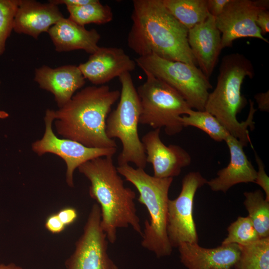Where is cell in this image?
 Here are the masks:
<instances>
[{
    "label": "cell",
    "mask_w": 269,
    "mask_h": 269,
    "mask_svg": "<svg viewBox=\"0 0 269 269\" xmlns=\"http://www.w3.org/2000/svg\"><path fill=\"white\" fill-rule=\"evenodd\" d=\"M129 47L139 56L161 58L197 66L188 42V29L166 9L162 0H134Z\"/></svg>",
    "instance_id": "6da1fadb"
},
{
    "label": "cell",
    "mask_w": 269,
    "mask_h": 269,
    "mask_svg": "<svg viewBox=\"0 0 269 269\" xmlns=\"http://www.w3.org/2000/svg\"><path fill=\"white\" fill-rule=\"evenodd\" d=\"M120 92L107 85L88 86L73 96L63 107L53 110L57 134L91 148H117L105 132L106 121Z\"/></svg>",
    "instance_id": "7a4b0ae2"
},
{
    "label": "cell",
    "mask_w": 269,
    "mask_h": 269,
    "mask_svg": "<svg viewBox=\"0 0 269 269\" xmlns=\"http://www.w3.org/2000/svg\"><path fill=\"white\" fill-rule=\"evenodd\" d=\"M78 169L90 182L89 195L100 207L101 225L108 241L114 243L117 229L130 226L141 236L134 202L135 193L125 186L112 157L96 158L81 164Z\"/></svg>",
    "instance_id": "3957f363"
},
{
    "label": "cell",
    "mask_w": 269,
    "mask_h": 269,
    "mask_svg": "<svg viewBox=\"0 0 269 269\" xmlns=\"http://www.w3.org/2000/svg\"><path fill=\"white\" fill-rule=\"evenodd\" d=\"M252 62L243 54L233 53L221 60L215 89L209 93L205 110L213 115L229 134L246 146L252 142L249 127L254 128V115L257 111L254 103L249 100L250 111L245 121L239 122L237 115L246 106L247 101L242 95L241 86L246 77L255 76Z\"/></svg>",
    "instance_id": "277c9868"
},
{
    "label": "cell",
    "mask_w": 269,
    "mask_h": 269,
    "mask_svg": "<svg viewBox=\"0 0 269 269\" xmlns=\"http://www.w3.org/2000/svg\"><path fill=\"white\" fill-rule=\"evenodd\" d=\"M118 173L132 183L139 195L138 201L144 205L149 215L145 220L142 232V246L157 258L170 256L172 251L167 234L168 192L173 178H157L144 169L134 168L129 164L118 165Z\"/></svg>",
    "instance_id": "5b68a950"
},
{
    "label": "cell",
    "mask_w": 269,
    "mask_h": 269,
    "mask_svg": "<svg viewBox=\"0 0 269 269\" xmlns=\"http://www.w3.org/2000/svg\"><path fill=\"white\" fill-rule=\"evenodd\" d=\"M119 78L121 84L120 100L116 108L107 117L106 134L109 138H118L122 143L118 165L131 162L137 168L144 169L146 154L138 133L141 113L139 99L130 73H125Z\"/></svg>",
    "instance_id": "8992f818"
},
{
    "label": "cell",
    "mask_w": 269,
    "mask_h": 269,
    "mask_svg": "<svg viewBox=\"0 0 269 269\" xmlns=\"http://www.w3.org/2000/svg\"><path fill=\"white\" fill-rule=\"evenodd\" d=\"M143 72L146 80L136 89L141 107L139 123L153 129L164 128L169 135L179 133L183 128L180 117L192 109L175 89L150 73Z\"/></svg>",
    "instance_id": "52a82bcc"
},
{
    "label": "cell",
    "mask_w": 269,
    "mask_h": 269,
    "mask_svg": "<svg viewBox=\"0 0 269 269\" xmlns=\"http://www.w3.org/2000/svg\"><path fill=\"white\" fill-rule=\"evenodd\" d=\"M134 61L143 71L150 73L175 89L192 109L205 110L209 90L212 86L209 78L197 66L154 55L138 56Z\"/></svg>",
    "instance_id": "ba28073f"
},
{
    "label": "cell",
    "mask_w": 269,
    "mask_h": 269,
    "mask_svg": "<svg viewBox=\"0 0 269 269\" xmlns=\"http://www.w3.org/2000/svg\"><path fill=\"white\" fill-rule=\"evenodd\" d=\"M44 120L43 136L32 143V149L39 156L51 153L63 159L66 165V182L70 187L74 186V172L81 164L97 157H112L116 153V148H91L71 139L58 137L52 130L54 121L52 110H46Z\"/></svg>",
    "instance_id": "9c48e42d"
},
{
    "label": "cell",
    "mask_w": 269,
    "mask_h": 269,
    "mask_svg": "<svg viewBox=\"0 0 269 269\" xmlns=\"http://www.w3.org/2000/svg\"><path fill=\"white\" fill-rule=\"evenodd\" d=\"M207 182L199 172H190L183 177L178 197L169 200L166 230L172 248L182 243H198L193 215L194 199L197 190Z\"/></svg>",
    "instance_id": "30bf717a"
},
{
    "label": "cell",
    "mask_w": 269,
    "mask_h": 269,
    "mask_svg": "<svg viewBox=\"0 0 269 269\" xmlns=\"http://www.w3.org/2000/svg\"><path fill=\"white\" fill-rule=\"evenodd\" d=\"M99 205L92 207L83 232L75 243L73 253L65 262L66 269H105L111 260L108 240L101 225Z\"/></svg>",
    "instance_id": "8fae6325"
},
{
    "label": "cell",
    "mask_w": 269,
    "mask_h": 269,
    "mask_svg": "<svg viewBox=\"0 0 269 269\" xmlns=\"http://www.w3.org/2000/svg\"><path fill=\"white\" fill-rule=\"evenodd\" d=\"M265 9L258 6L254 0H230L215 18L221 33L222 48L231 47L235 40L242 38H256L269 43L256 23L258 14Z\"/></svg>",
    "instance_id": "7c38bea8"
},
{
    "label": "cell",
    "mask_w": 269,
    "mask_h": 269,
    "mask_svg": "<svg viewBox=\"0 0 269 269\" xmlns=\"http://www.w3.org/2000/svg\"><path fill=\"white\" fill-rule=\"evenodd\" d=\"M160 129L146 133L141 138L146 162L151 163L153 176L173 178L180 174L183 167L191 162L190 154L178 145L164 144L160 137Z\"/></svg>",
    "instance_id": "4fadbf2b"
},
{
    "label": "cell",
    "mask_w": 269,
    "mask_h": 269,
    "mask_svg": "<svg viewBox=\"0 0 269 269\" xmlns=\"http://www.w3.org/2000/svg\"><path fill=\"white\" fill-rule=\"evenodd\" d=\"M136 64L121 48L99 47L78 66L85 79L103 85L122 74L134 71Z\"/></svg>",
    "instance_id": "5bb4252c"
},
{
    "label": "cell",
    "mask_w": 269,
    "mask_h": 269,
    "mask_svg": "<svg viewBox=\"0 0 269 269\" xmlns=\"http://www.w3.org/2000/svg\"><path fill=\"white\" fill-rule=\"evenodd\" d=\"M188 42L199 69L209 78L223 49L215 18L209 14L204 21L189 29Z\"/></svg>",
    "instance_id": "9a60e30c"
},
{
    "label": "cell",
    "mask_w": 269,
    "mask_h": 269,
    "mask_svg": "<svg viewBox=\"0 0 269 269\" xmlns=\"http://www.w3.org/2000/svg\"><path fill=\"white\" fill-rule=\"evenodd\" d=\"M177 248L181 263L187 269H232L240 254L235 244L205 248L198 243H182Z\"/></svg>",
    "instance_id": "2e32d148"
},
{
    "label": "cell",
    "mask_w": 269,
    "mask_h": 269,
    "mask_svg": "<svg viewBox=\"0 0 269 269\" xmlns=\"http://www.w3.org/2000/svg\"><path fill=\"white\" fill-rule=\"evenodd\" d=\"M34 80L41 88L54 95L59 108L85 84V79L78 66L72 65L56 68L43 66L36 69Z\"/></svg>",
    "instance_id": "e0dca14e"
},
{
    "label": "cell",
    "mask_w": 269,
    "mask_h": 269,
    "mask_svg": "<svg viewBox=\"0 0 269 269\" xmlns=\"http://www.w3.org/2000/svg\"><path fill=\"white\" fill-rule=\"evenodd\" d=\"M63 17L58 5L50 0L42 3L35 0H19L13 30L36 39Z\"/></svg>",
    "instance_id": "ac0fdd59"
},
{
    "label": "cell",
    "mask_w": 269,
    "mask_h": 269,
    "mask_svg": "<svg viewBox=\"0 0 269 269\" xmlns=\"http://www.w3.org/2000/svg\"><path fill=\"white\" fill-rule=\"evenodd\" d=\"M225 141L230 151V162L218 171L216 178L207 180L206 184L213 191L226 193L237 184L254 182L257 170L247 157L244 145L238 139L229 134Z\"/></svg>",
    "instance_id": "d6986e66"
},
{
    "label": "cell",
    "mask_w": 269,
    "mask_h": 269,
    "mask_svg": "<svg viewBox=\"0 0 269 269\" xmlns=\"http://www.w3.org/2000/svg\"><path fill=\"white\" fill-rule=\"evenodd\" d=\"M47 32L58 52L83 50L92 54L99 47L101 36L96 29L87 30L69 18H62Z\"/></svg>",
    "instance_id": "ffe728a7"
},
{
    "label": "cell",
    "mask_w": 269,
    "mask_h": 269,
    "mask_svg": "<svg viewBox=\"0 0 269 269\" xmlns=\"http://www.w3.org/2000/svg\"><path fill=\"white\" fill-rule=\"evenodd\" d=\"M168 11L188 30L204 21L210 14L207 0H162Z\"/></svg>",
    "instance_id": "44dd1931"
},
{
    "label": "cell",
    "mask_w": 269,
    "mask_h": 269,
    "mask_svg": "<svg viewBox=\"0 0 269 269\" xmlns=\"http://www.w3.org/2000/svg\"><path fill=\"white\" fill-rule=\"evenodd\" d=\"M244 195L248 217L259 235L261 238L269 237V201L260 190L245 192Z\"/></svg>",
    "instance_id": "7402d4cb"
},
{
    "label": "cell",
    "mask_w": 269,
    "mask_h": 269,
    "mask_svg": "<svg viewBox=\"0 0 269 269\" xmlns=\"http://www.w3.org/2000/svg\"><path fill=\"white\" fill-rule=\"evenodd\" d=\"M66 7L69 13L68 18L83 26L89 23L105 24L111 21L113 17L111 7L102 4L98 0H93L83 5Z\"/></svg>",
    "instance_id": "603a6c76"
},
{
    "label": "cell",
    "mask_w": 269,
    "mask_h": 269,
    "mask_svg": "<svg viewBox=\"0 0 269 269\" xmlns=\"http://www.w3.org/2000/svg\"><path fill=\"white\" fill-rule=\"evenodd\" d=\"M239 247L240 254L234 267L236 269H269V237Z\"/></svg>",
    "instance_id": "cb8c5ba5"
},
{
    "label": "cell",
    "mask_w": 269,
    "mask_h": 269,
    "mask_svg": "<svg viewBox=\"0 0 269 269\" xmlns=\"http://www.w3.org/2000/svg\"><path fill=\"white\" fill-rule=\"evenodd\" d=\"M180 121L183 127L192 126L197 128L216 141L225 140L230 134L216 118L205 110L194 111L191 109L187 115L180 117Z\"/></svg>",
    "instance_id": "d4e9b609"
},
{
    "label": "cell",
    "mask_w": 269,
    "mask_h": 269,
    "mask_svg": "<svg viewBox=\"0 0 269 269\" xmlns=\"http://www.w3.org/2000/svg\"><path fill=\"white\" fill-rule=\"evenodd\" d=\"M228 235L222 245H248L261 239L248 216L239 217L227 228Z\"/></svg>",
    "instance_id": "484cf974"
},
{
    "label": "cell",
    "mask_w": 269,
    "mask_h": 269,
    "mask_svg": "<svg viewBox=\"0 0 269 269\" xmlns=\"http://www.w3.org/2000/svg\"><path fill=\"white\" fill-rule=\"evenodd\" d=\"M19 0H0V55L5 49L7 38L13 30Z\"/></svg>",
    "instance_id": "4316f807"
},
{
    "label": "cell",
    "mask_w": 269,
    "mask_h": 269,
    "mask_svg": "<svg viewBox=\"0 0 269 269\" xmlns=\"http://www.w3.org/2000/svg\"><path fill=\"white\" fill-rule=\"evenodd\" d=\"M255 159L258 164V170L254 183L260 186L265 193V199L269 201V178L266 173L263 162L255 151Z\"/></svg>",
    "instance_id": "83f0119b"
},
{
    "label": "cell",
    "mask_w": 269,
    "mask_h": 269,
    "mask_svg": "<svg viewBox=\"0 0 269 269\" xmlns=\"http://www.w3.org/2000/svg\"><path fill=\"white\" fill-rule=\"evenodd\" d=\"M46 229L52 234H59L64 231L66 226L61 221L56 213L49 215L45 221Z\"/></svg>",
    "instance_id": "f1b7e54d"
},
{
    "label": "cell",
    "mask_w": 269,
    "mask_h": 269,
    "mask_svg": "<svg viewBox=\"0 0 269 269\" xmlns=\"http://www.w3.org/2000/svg\"><path fill=\"white\" fill-rule=\"evenodd\" d=\"M61 221L66 226L74 223L78 218L77 210L72 207H66L56 213Z\"/></svg>",
    "instance_id": "f546056e"
},
{
    "label": "cell",
    "mask_w": 269,
    "mask_h": 269,
    "mask_svg": "<svg viewBox=\"0 0 269 269\" xmlns=\"http://www.w3.org/2000/svg\"><path fill=\"white\" fill-rule=\"evenodd\" d=\"M230 0H207V7L210 14L215 18L224 11Z\"/></svg>",
    "instance_id": "4dcf8cb0"
},
{
    "label": "cell",
    "mask_w": 269,
    "mask_h": 269,
    "mask_svg": "<svg viewBox=\"0 0 269 269\" xmlns=\"http://www.w3.org/2000/svg\"><path fill=\"white\" fill-rule=\"evenodd\" d=\"M256 23L260 28L262 34L265 35L269 32V11L263 10L258 15Z\"/></svg>",
    "instance_id": "1f68e13d"
},
{
    "label": "cell",
    "mask_w": 269,
    "mask_h": 269,
    "mask_svg": "<svg viewBox=\"0 0 269 269\" xmlns=\"http://www.w3.org/2000/svg\"><path fill=\"white\" fill-rule=\"evenodd\" d=\"M255 99L258 104V108L261 111L269 112V91L258 93L255 95Z\"/></svg>",
    "instance_id": "d6a6232c"
},
{
    "label": "cell",
    "mask_w": 269,
    "mask_h": 269,
    "mask_svg": "<svg viewBox=\"0 0 269 269\" xmlns=\"http://www.w3.org/2000/svg\"><path fill=\"white\" fill-rule=\"evenodd\" d=\"M93 0H50L52 3L58 5L64 4L66 6H78L88 4Z\"/></svg>",
    "instance_id": "836d02e7"
},
{
    "label": "cell",
    "mask_w": 269,
    "mask_h": 269,
    "mask_svg": "<svg viewBox=\"0 0 269 269\" xmlns=\"http://www.w3.org/2000/svg\"><path fill=\"white\" fill-rule=\"evenodd\" d=\"M0 269H25L14 263H11L8 264H0Z\"/></svg>",
    "instance_id": "e575fe53"
},
{
    "label": "cell",
    "mask_w": 269,
    "mask_h": 269,
    "mask_svg": "<svg viewBox=\"0 0 269 269\" xmlns=\"http://www.w3.org/2000/svg\"><path fill=\"white\" fill-rule=\"evenodd\" d=\"M254 1L258 6L269 10V1L268 0H254Z\"/></svg>",
    "instance_id": "d590c367"
},
{
    "label": "cell",
    "mask_w": 269,
    "mask_h": 269,
    "mask_svg": "<svg viewBox=\"0 0 269 269\" xmlns=\"http://www.w3.org/2000/svg\"><path fill=\"white\" fill-rule=\"evenodd\" d=\"M105 269H118L117 265L111 260Z\"/></svg>",
    "instance_id": "8d00e7d4"
},
{
    "label": "cell",
    "mask_w": 269,
    "mask_h": 269,
    "mask_svg": "<svg viewBox=\"0 0 269 269\" xmlns=\"http://www.w3.org/2000/svg\"><path fill=\"white\" fill-rule=\"evenodd\" d=\"M9 115L7 113L3 111H0V119H3L7 118Z\"/></svg>",
    "instance_id": "74e56055"
}]
</instances>
